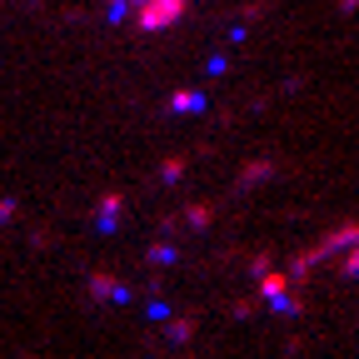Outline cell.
Listing matches in <instances>:
<instances>
[{"label":"cell","instance_id":"cell-3","mask_svg":"<svg viewBox=\"0 0 359 359\" xmlns=\"http://www.w3.org/2000/svg\"><path fill=\"white\" fill-rule=\"evenodd\" d=\"M130 6H135V0H130Z\"/></svg>","mask_w":359,"mask_h":359},{"label":"cell","instance_id":"cell-1","mask_svg":"<svg viewBox=\"0 0 359 359\" xmlns=\"http://www.w3.org/2000/svg\"><path fill=\"white\" fill-rule=\"evenodd\" d=\"M185 15V0H135V20L140 30H165Z\"/></svg>","mask_w":359,"mask_h":359},{"label":"cell","instance_id":"cell-2","mask_svg":"<svg viewBox=\"0 0 359 359\" xmlns=\"http://www.w3.org/2000/svg\"><path fill=\"white\" fill-rule=\"evenodd\" d=\"M339 275H359V240H354V250L339 259Z\"/></svg>","mask_w":359,"mask_h":359}]
</instances>
